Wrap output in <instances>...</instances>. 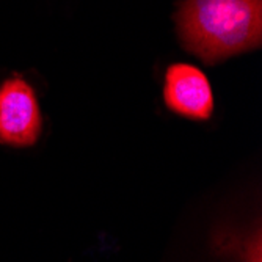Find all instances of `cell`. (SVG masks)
<instances>
[{"instance_id": "6da1fadb", "label": "cell", "mask_w": 262, "mask_h": 262, "mask_svg": "<svg viewBox=\"0 0 262 262\" xmlns=\"http://www.w3.org/2000/svg\"><path fill=\"white\" fill-rule=\"evenodd\" d=\"M174 17L182 46L207 64L262 41V0H182Z\"/></svg>"}, {"instance_id": "7a4b0ae2", "label": "cell", "mask_w": 262, "mask_h": 262, "mask_svg": "<svg viewBox=\"0 0 262 262\" xmlns=\"http://www.w3.org/2000/svg\"><path fill=\"white\" fill-rule=\"evenodd\" d=\"M41 132V112L30 83L11 77L0 86V141L32 146Z\"/></svg>"}, {"instance_id": "3957f363", "label": "cell", "mask_w": 262, "mask_h": 262, "mask_svg": "<svg viewBox=\"0 0 262 262\" xmlns=\"http://www.w3.org/2000/svg\"><path fill=\"white\" fill-rule=\"evenodd\" d=\"M163 101L174 113L195 120H207L213 110V94L206 74L187 63H174L166 69Z\"/></svg>"}]
</instances>
